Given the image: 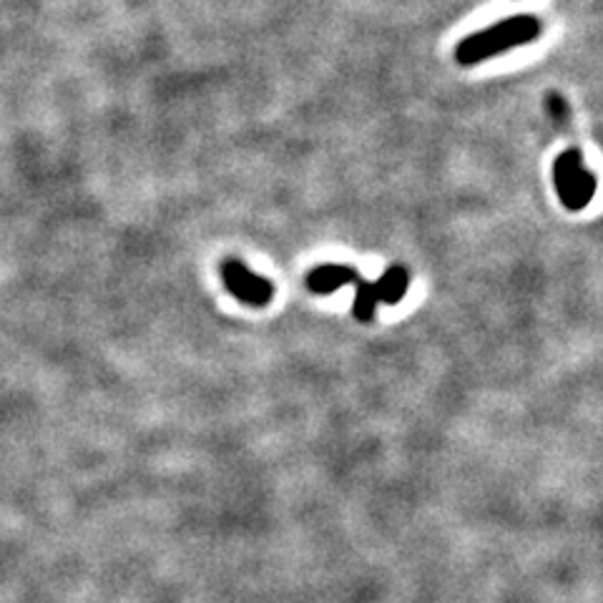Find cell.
Returning a JSON list of instances; mask_svg holds the SVG:
<instances>
[{"instance_id":"6","label":"cell","mask_w":603,"mask_h":603,"mask_svg":"<svg viewBox=\"0 0 603 603\" xmlns=\"http://www.w3.org/2000/svg\"><path fill=\"white\" fill-rule=\"evenodd\" d=\"M378 287L375 282H368V279H362L358 277L355 279V317H358V322H364V325H368V322L375 320V310H378Z\"/></svg>"},{"instance_id":"7","label":"cell","mask_w":603,"mask_h":603,"mask_svg":"<svg viewBox=\"0 0 603 603\" xmlns=\"http://www.w3.org/2000/svg\"><path fill=\"white\" fill-rule=\"evenodd\" d=\"M550 108H554V114H556L558 121H560V118H566V104H564V98L550 96Z\"/></svg>"},{"instance_id":"3","label":"cell","mask_w":603,"mask_h":603,"mask_svg":"<svg viewBox=\"0 0 603 603\" xmlns=\"http://www.w3.org/2000/svg\"><path fill=\"white\" fill-rule=\"evenodd\" d=\"M224 287L232 292L236 300L250 304V308H267L275 297V287L269 279L254 275V271L242 265L240 259H227L222 265Z\"/></svg>"},{"instance_id":"1","label":"cell","mask_w":603,"mask_h":603,"mask_svg":"<svg viewBox=\"0 0 603 603\" xmlns=\"http://www.w3.org/2000/svg\"><path fill=\"white\" fill-rule=\"evenodd\" d=\"M541 33V23L533 19V15H513V19H506L496 25H490L486 31L473 33L463 40L455 50V58L465 66L480 63L486 58L503 54V50H511L515 46H525L531 40H536Z\"/></svg>"},{"instance_id":"2","label":"cell","mask_w":603,"mask_h":603,"mask_svg":"<svg viewBox=\"0 0 603 603\" xmlns=\"http://www.w3.org/2000/svg\"><path fill=\"white\" fill-rule=\"evenodd\" d=\"M554 184L560 204L571 211H581L596 194V176L583 166L579 149L564 151L554 164Z\"/></svg>"},{"instance_id":"4","label":"cell","mask_w":603,"mask_h":603,"mask_svg":"<svg viewBox=\"0 0 603 603\" xmlns=\"http://www.w3.org/2000/svg\"><path fill=\"white\" fill-rule=\"evenodd\" d=\"M358 269L345 267V265H322L312 269L308 275V287L314 294H333L343 290L347 285H355L358 279Z\"/></svg>"},{"instance_id":"5","label":"cell","mask_w":603,"mask_h":603,"mask_svg":"<svg viewBox=\"0 0 603 603\" xmlns=\"http://www.w3.org/2000/svg\"><path fill=\"white\" fill-rule=\"evenodd\" d=\"M375 287H378V300L382 304H397L407 294V290H410V275H407L405 267L395 265L378 279Z\"/></svg>"}]
</instances>
